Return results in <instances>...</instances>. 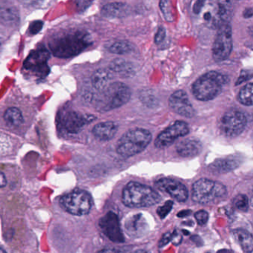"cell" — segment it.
I'll list each match as a JSON object with an SVG mask.
<instances>
[{
	"mask_svg": "<svg viewBox=\"0 0 253 253\" xmlns=\"http://www.w3.org/2000/svg\"><path fill=\"white\" fill-rule=\"evenodd\" d=\"M125 228L129 237L138 239L148 232L149 226L144 215L136 214L126 220Z\"/></svg>",
	"mask_w": 253,
	"mask_h": 253,
	"instance_id": "cell-17",
	"label": "cell"
},
{
	"mask_svg": "<svg viewBox=\"0 0 253 253\" xmlns=\"http://www.w3.org/2000/svg\"><path fill=\"white\" fill-rule=\"evenodd\" d=\"M50 58V53L45 49H40L34 51L24 62V68L32 71L39 77H44L48 74L47 60Z\"/></svg>",
	"mask_w": 253,
	"mask_h": 253,
	"instance_id": "cell-12",
	"label": "cell"
},
{
	"mask_svg": "<svg viewBox=\"0 0 253 253\" xmlns=\"http://www.w3.org/2000/svg\"><path fill=\"white\" fill-rule=\"evenodd\" d=\"M169 105L177 114L184 117H193L196 114L188 96L184 91L174 92L169 98Z\"/></svg>",
	"mask_w": 253,
	"mask_h": 253,
	"instance_id": "cell-16",
	"label": "cell"
},
{
	"mask_svg": "<svg viewBox=\"0 0 253 253\" xmlns=\"http://www.w3.org/2000/svg\"><path fill=\"white\" fill-rule=\"evenodd\" d=\"M118 131V126L114 122L107 121L98 123L93 127V133L96 138L102 141L112 139Z\"/></svg>",
	"mask_w": 253,
	"mask_h": 253,
	"instance_id": "cell-19",
	"label": "cell"
},
{
	"mask_svg": "<svg viewBox=\"0 0 253 253\" xmlns=\"http://www.w3.org/2000/svg\"><path fill=\"white\" fill-rule=\"evenodd\" d=\"M108 49L111 53H117V54H126L132 51V46L128 42L117 41L111 44Z\"/></svg>",
	"mask_w": 253,
	"mask_h": 253,
	"instance_id": "cell-27",
	"label": "cell"
},
{
	"mask_svg": "<svg viewBox=\"0 0 253 253\" xmlns=\"http://www.w3.org/2000/svg\"><path fill=\"white\" fill-rule=\"evenodd\" d=\"M226 193V187L221 183L202 178L193 184L192 199L196 203L205 204L224 197Z\"/></svg>",
	"mask_w": 253,
	"mask_h": 253,
	"instance_id": "cell-6",
	"label": "cell"
},
{
	"mask_svg": "<svg viewBox=\"0 0 253 253\" xmlns=\"http://www.w3.org/2000/svg\"><path fill=\"white\" fill-rule=\"evenodd\" d=\"M160 202L161 196L157 192L139 183H128L123 190V202L127 207H149Z\"/></svg>",
	"mask_w": 253,
	"mask_h": 253,
	"instance_id": "cell-2",
	"label": "cell"
},
{
	"mask_svg": "<svg viewBox=\"0 0 253 253\" xmlns=\"http://www.w3.org/2000/svg\"><path fill=\"white\" fill-rule=\"evenodd\" d=\"M94 120L95 117L92 115H83L75 111H68L62 115L61 122L67 132L76 134L80 132L85 125Z\"/></svg>",
	"mask_w": 253,
	"mask_h": 253,
	"instance_id": "cell-15",
	"label": "cell"
},
{
	"mask_svg": "<svg viewBox=\"0 0 253 253\" xmlns=\"http://www.w3.org/2000/svg\"><path fill=\"white\" fill-rule=\"evenodd\" d=\"M190 132L188 125L184 121L178 120L167 128L155 141V147L163 149L172 145L180 137L185 136Z\"/></svg>",
	"mask_w": 253,
	"mask_h": 253,
	"instance_id": "cell-11",
	"label": "cell"
},
{
	"mask_svg": "<svg viewBox=\"0 0 253 253\" xmlns=\"http://www.w3.org/2000/svg\"><path fill=\"white\" fill-rule=\"evenodd\" d=\"M251 74V71H247L246 75L244 74L243 72H242V74H241L240 77H239V81L237 82V85L241 84V83H243V82L246 81L248 79H251V77L253 75V74Z\"/></svg>",
	"mask_w": 253,
	"mask_h": 253,
	"instance_id": "cell-38",
	"label": "cell"
},
{
	"mask_svg": "<svg viewBox=\"0 0 253 253\" xmlns=\"http://www.w3.org/2000/svg\"><path fill=\"white\" fill-rule=\"evenodd\" d=\"M233 48L232 29L228 23L218 28L213 47L212 56L216 62L225 60L230 56Z\"/></svg>",
	"mask_w": 253,
	"mask_h": 253,
	"instance_id": "cell-8",
	"label": "cell"
},
{
	"mask_svg": "<svg viewBox=\"0 0 253 253\" xmlns=\"http://www.w3.org/2000/svg\"><path fill=\"white\" fill-rule=\"evenodd\" d=\"M0 18L4 20L10 21L12 19H16V13L12 7H2L0 9Z\"/></svg>",
	"mask_w": 253,
	"mask_h": 253,
	"instance_id": "cell-30",
	"label": "cell"
},
{
	"mask_svg": "<svg viewBox=\"0 0 253 253\" xmlns=\"http://www.w3.org/2000/svg\"><path fill=\"white\" fill-rule=\"evenodd\" d=\"M128 11L129 7L126 3L112 2L104 6L102 13L106 17L117 18L126 16Z\"/></svg>",
	"mask_w": 253,
	"mask_h": 253,
	"instance_id": "cell-21",
	"label": "cell"
},
{
	"mask_svg": "<svg viewBox=\"0 0 253 253\" xmlns=\"http://www.w3.org/2000/svg\"><path fill=\"white\" fill-rule=\"evenodd\" d=\"M133 253H149L147 251H144V250H139V251H135Z\"/></svg>",
	"mask_w": 253,
	"mask_h": 253,
	"instance_id": "cell-43",
	"label": "cell"
},
{
	"mask_svg": "<svg viewBox=\"0 0 253 253\" xmlns=\"http://www.w3.org/2000/svg\"><path fill=\"white\" fill-rule=\"evenodd\" d=\"M156 187L158 190L169 194L177 202H184L188 199V190L187 187L175 180L162 178L156 181Z\"/></svg>",
	"mask_w": 253,
	"mask_h": 253,
	"instance_id": "cell-14",
	"label": "cell"
},
{
	"mask_svg": "<svg viewBox=\"0 0 253 253\" xmlns=\"http://www.w3.org/2000/svg\"><path fill=\"white\" fill-rule=\"evenodd\" d=\"M232 5L230 1L211 3L204 13L203 17L211 28H219L227 24L231 17Z\"/></svg>",
	"mask_w": 253,
	"mask_h": 253,
	"instance_id": "cell-9",
	"label": "cell"
},
{
	"mask_svg": "<svg viewBox=\"0 0 253 253\" xmlns=\"http://www.w3.org/2000/svg\"><path fill=\"white\" fill-rule=\"evenodd\" d=\"M99 227L104 234L115 243H123L125 238L120 227L118 216L114 212H108L99 221Z\"/></svg>",
	"mask_w": 253,
	"mask_h": 253,
	"instance_id": "cell-13",
	"label": "cell"
},
{
	"mask_svg": "<svg viewBox=\"0 0 253 253\" xmlns=\"http://www.w3.org/2000/svg\"><path fill=\"white\" fill-rule=\"evenodd\" d=\"M90 45L88 37L80 31L63 33L53 37L50 43V50L55 56L70 57L78 54Z\"/></svg>",
	"mask_w": 253,
	"mask_h": 253,
	"instance_id": "cell-1",
	"label": "cell"
},
{
	"mask_svg": "<svg viewBox=\"0 0 253 253\" xmlns=\"http://www.w3.org/2000/svg\"><path fill=\"white\" fill-rule=\"evenodd\" d=\"M130 97V89L125 83H111L100 92L96 101V108L99 111H108L120 108L129 101Z\"/></svg>",
	"mask_w": 253,
	"mask_h": 253,
	"instance_id": "cell-3",
	"label": "cell"
},
{
	"mask_svg": "<svg viewBox=\"0 0 253 253\" xmlns=\"http://www.w3.org/2000/svg\"><path fill=\"white\" fill-rule=\"evenodd\" d=\"M171 234H172V239H171L172 243L175 246L179 245L182 241V236H181V233L178 230H175Z\"/></svg>",
	"mask_w": 253,
	"mask_h": 253,
	"instance_id": "cell-35",
	"label": "cell"
},
{
	"mask_svg": "<svg viewBox=\"0 0 253 253\" xmlns=\"http://www.w3.org/2000/svg\"><path fill=\"white\" fill-rule=\"evenodd\" d=\"M6 184H7V179H6L5 175L2 172H0V188L5 187Z\"/></svg>",
	"mask_w": 253,
	"mask_h": 253,
	"instance_id": "cell-40",
	"label": "cell"
},
{
	"mask_svg": "<svg viewBox=\"0 0 253 253\" xmlns=\"http://www.w3.org/2000/svg\"><path fill=\"white\" fill-rule=\"evenodd\" d=\"M165 37H166V31H165V28H159L158 30V32L156 33V37H155V43L156 44H160L164 41Z\"/></svg>",
	"mask_w": 253,
	"mask_h": 253,
	"instance_id": "cell-34",
	"label": "cell"
},
{
	"mask_svg": "<svg viewBox=\"0 0 253 253\" xmlns=\"http://www.w3.org/2000/svg\"><path fill=\"white\" fill-rule=\"evenodd\" d=\"M159 6H160L161 10H162L165 19L168 22H172L173 21V15L172 13L170 1H161Z\"/></svg>",
	"mask_w": 253,
	"mask_h": 253,
	"instance_id": "cell-29",
	"label": "cell"
},
{
	"mask_svg": "<svg viewBox=\"0 0 253 253\" xmlns=\"http://www.w3.org/2000/svg\"><path fill=\"white\" fill-rule=\"evenodd\" d=\"M202 149L200 141L195 139L184 140L176 146L177 152L184 157H194L201 152Z\"/></svg>",
	"mask_w": 253,
	"mask_h": 253,
	"instance_id": "cell-18",
	"label": "cell"
},
{
	"mask_svg": "<svg viewBox=\"0 0 253 253\" xmlns=\"http://www.w3.org/2000/svg\"><path fill=\"white\" fill-rule=\"evenodd\" d=\"M60 204L71 215L81 216L89 213L93 202L91 196L87 192L77 190L64 196L60 199Z\"/></svg>",
	"mask_w": 253,
	"mask_h": 253,
	"instance_id": "cell-7",
	"label": "cell"
},
{
	"mask_svg": "<svg viewBox=\"0 0 253 253\" xmlns=\"http://www.w3.org/2000/svg\"><path fill=\"white\" fill-rule=\"evenodd\" d=\"M171 239H172V234L170 233H165L159 242V248H164L166 246L169 242H171Z\"/></svg>",
	"mask_w": 253,
	"mask_h": 253,
	"instance_id": "cell-36",
	"label": "cell"
},
{
	"mask_svg": "<svg viewBox=\"0 0 253 253\" xmlns=\"http://www.w3.org/2000/svg\"><path fill=\"white\" fill-rule=\"evenodd\" d=\"M43 22L42 21H35L30 25L29 31L31 34H36L40 32L42 28Z\"/></svg>",
	"mask_w": 253,
	"mask_h": 253,
	"instance_id": "cell-33",
	"label": "cell"
},
{
	"mask_svg": "<svg viewBox=\"0 0 253 253\" xmlns=\"http://www.w3.org/2000/svg\"><path fill=\"white\" fill-rule=\"evenodd\" d=\"M172 206H173V202L172 201H168L163 206L158 208L157 213L159 216L161 218H165L172 210Z\"/></svg>",
	"mask_w": 253,
	"mask_h": 253,
	"instance_id": "cell-31",
	"label": "cell"
},
{
	"mask_svg": "<svg viewBox=\"0 0 253 253\" xmlns=\"http://www.w3.org/2000/svg\"><path fill=\"white\" fill-rule=\"evenodd\" d=\"M239 100L243 105H253V83H248L241 89Z\"/></svg>",
	"mask_w": 253,
	"mask_h": 253,
	"instance_id": "cell-26",
	"label": "cell"
},
{
	"mask_svg": "<svg viewBox=\"0 0 253 253\" xmlns=\"http://www.w3.org/2000/svg\"><path fill=\"white\" fill-rule=\"evenodd\" d=\"M4 118L7 124L19 126L23 123V117L20 110L15 107L7 108L4 114Z\"/></svg>",
	"mask_w": 253,
	"mask_h": 253,
	"instance_id": "cell-25",
	"label": "cell"
},
{
	"mask_svg": "<svg viewBox=\"0 0 253 253\" xmlns=\"http://www.w3.org/2000/svg\"><path fill=\"white\" fill-rule=\"evenodd\" d=\"M244 16L246 18H250L251 16H253V7H251V8H248L245 11V13H244Z\"/></svg>",
	"mask_w": 253,
	"mask_h": 253,
	"instance_id": "cell-42",
	"label": "cell"
},
{
	"mask_svg": "<svg viewBox=\"0 0 253 253\" xmlns=\"http://www.w3.org/2000/svg\"><path fill=\"white\" fill-rule=\"evenodd\" d=\"M97 253H126V251L117 249H105Z\"/></svg>",
	"mask_w": 253,
	"mask_h": 253,
	"instance_id": "cell-39",
	"label": "cell"
},
{
	"mask_svg": "<svg viewBox=\"0 0 253 253\" xmlns=\"http://www.w3.org/2000/svg\"><path fill=\"white\" fill-rule=\"evenodd\" d=\"M246 125V117L243 113L238 110L227 111L221 118V131L227 137L233 138L240 135Z\"/></svg>",
	"mask_w": 253,
	"mask_h": 253,
	"instance_id": "cell-10",
	"label": "cell"
},
{
	"mask_svg": "<svg viewBox=\"0 0 253 253\" xmlns=\"http://www.w3.org/2000/svg\"><path fill=\"white\" fill-rule=\"evenodd\" d=\"M218 253H230L229 251H225V250H223V251H220Z\"/></svg>",
	"mask_w": 253,
	"mask_h": 253,
	"instance_id": "cell-45",
	"label": "cell"
},
{
	"mask_svg": "<svg viewBox=\"0 0 253 253\" xmlns=\"http://www.w3.org/2000/svg\"><path fill=\"white\" fill-rule=\"evenodd\" d=\"M191 214V211L190 210H183L178 213V218H184V217L188 216Z\"/></svg>",
	"mask_w": 253,
	"mask_h": 253,
	"instance_id": "cell-41",
	"label": "cell"
},
{
	"mask_svg": "<svg viewBox=\"0 0 253 253\" xmlns=\"http://www.w3.org/2000/svg\"><path fill=\"white\" fill-rule=\"evenodd\" d=\"M195 218L199 225H205L209 219V215L205 210H200L195 214Z\"/></svg>",
	"mask_w": 253,
	"mask_h": 253,
	"instance_id": "cell-32",
	"label": "cell"
},
{
	"mask_svg": "<svg viewBox=\"0 0 253 253\" xmlns=\"http://www.w3.org/2000/svg\"><path fill=\"white\" fill-rule=\"evenodd\" d=\"M112 74L111 71L105 68L97 70L91 77V83L95 89L102 92L111 84Z\"/></svg>",
	"mask_w": 253,
	"mask_h": 253,
	"instance_id": "cell-20",
	"label": "cell"
},
{
	"mask_svg": "<svg viewBox=\"0 0 253 253\" xmlns=\"http://www.w3.org/2000/svg\"><path fill=\"white\" fill-rule=\"evenodd\" d=\"M150 131L135 129L126 132L117 144V152L123 157H129L141 153L151 142Z\"/></svg>",
	"mask_w": 253,
	"mask_h": 253,
	"instance_id": "cell-5",
	"label": "cell"
},
{
	"mask_svg": "<svg viewBox=\"0 0 253 253\" xmlns=\"http://www.w3.org/2000/svg\"><path fill=\"white\" fill-rule=\"evenodd\" d=\"M205 1H198L195 3L194 7H193V11L195 13H199L201 10L205 6Z\"/></svg>",
	"mask_w": 253,
	"mask_h": 253,
	"instance_id": "cell-37",
	"label": "cell"
},
{
	"mask_svg": "<svg viewBox=\"0 0 253 253\" xmlns=\"http://www.w3.org/2000/svg\"><path fill=\"white\" fill-rule=\"evenodd\" d=\"M233 204L239 210L247 212L249 209V200L245 195L239 194L233 200Z\"/></svg>",
	"mask_w": 253,
	"mask_h": 253,
	"instance_id": "cell-28",
	"label": "cell"
},
{
	"mask_svg": "<svg viewBox=\"0 0 253 253\" xmlns=\"http://www.w3.org/2000/svg\"><path fill=\"white\" fill-rule=\"evenodd\" d=\"M227 83V77L216 71H210L199 77L193 86V93L196 99L209 101L216 98Z\"/></svg>",
	"mask_w": 253,
	"mask_h": 253,
	"instance_id": "cell-4",
	"label": "cell"
},
{
	"mask_svg": "<svg viewBox=\"0 0 253 253\" xmlns=\"http://www.w3.org/2000/svg\"><path fill=\"white\" fill-rule=\"evenodd\" d=\"M110 70L123 77H129L133 74L135 69L132 62L123 59H114L109 65Z\"/></svg>",
	"mask_w": 253,
	"mask_h": 253,
	"instance_id": "cell-22",
	"label": "cell"
},
{
	"mask_svg": "<svg viewBox=\"0 0 253 253\" xmlns=\"http://www.w3.org/2000/svg\"><path fill=\"white\" fill-rule=\"evenodd\" d=\"M239 166V162L236 159L225 158L216 160L211 165V168L214 172L218 173L230 172Z\"/></svg>",
	"mask_w": 253,
	"mask_h": 253,
	"instance_id": "cell-24",
	"label": "cell"
},
{
	"mask_svg": "<svg viewBox=\"0 0 253 253\" xmlns=\"http://www.w3.org/2000/svg\"><path fill=\"white\" fill-rule=\"evenodd\" d=\"M251 204L253 206V187L252 189V192H251Z\"/></svg>",
	"mask_w": 253,
	"mask_h": 253,
	"instance_id": "cell-44",
	"label": "cell"
},
{
	"mask_svg": "<svg viewBox=\"0 0 253 253\" xmlns=\"http://www.w3.org/2000/svg\"><path fill=\"white\" fill-rule=\"evenodd\" d=\"M0 253H6L3 250L0 249Z\"/></svg>",
	"mask_w": 253,
	"mask_h": 253,
	"instance_id": "cell-46",
	"label": "cell"
},
{
	"mask_svg": "<svg viewBox=\"0 0 253 253\" xmlns=\"http://www.w3.org/2000/svg\"><path fill=\"white\" fill-rule=\"evenodd\" d=\"M233 236L241 248L247 253H251L253 251V237L251 233L242 229L233 231Z\"/></svg>",
	"mask_w": 253,
	"mask_h": 253,
	"instance_id": "cell-23",
	"label": "cell"
}]
</instances>
